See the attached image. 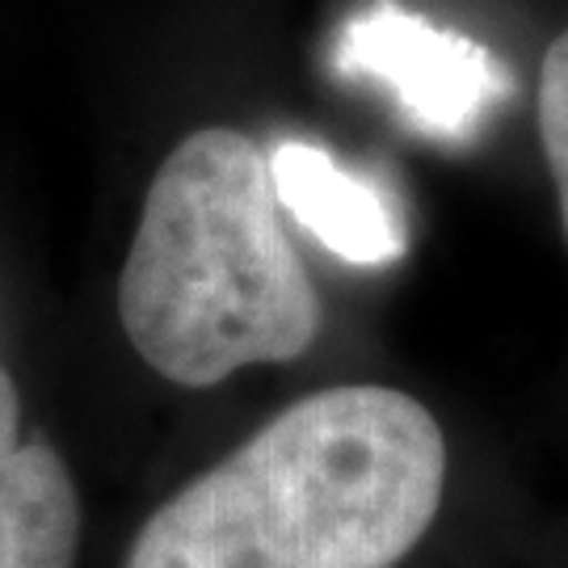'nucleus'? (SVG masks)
I'll return each mask as SVG.
<instances>
[{
  "mask_svg": "<svg viewBox=\"0 0 568 568\" xmlns=\"http://www.w3.org/2000/svg\"><path fill=\"white\" fill-rule=\"evenodd\" d=\"M450 506V447L417 396L321 387L169 493L122 568H413Z\"/></svg>",
  "mask_w": 568,
  "mask_h": 568,
  "instance_id": "obj_1",
  "label": "nucleus"
},
{
  "mask_svg": "<svg viewBox=\"0 0 568 568\" xmlns=\"http://www.w3.org/2000/svg\"><path fill=\"white\" fill-rule=\"evenodd\" d=\"M119 321L131 349L178 387H215L312 349L321 291L248 135L203 126L161 161L122 262Z\"/></svg>",
  "mask_w": 568,
  "mask_h": 568,
  "instance_id": "obj_2",
  "label": "nucleus"
},
{
  "mask_svg": "<svg viewBox=\"0 0 568 568\" xmlns=\"http://www.w3.org/2000/svg\"><path fill=\"white\" fill-rule=\"evenodd\" d=\"M337 68L379 81L434 135H467L506 93V72L467 34L429 26L396 4H375L337 39Z\"/></svg>",
  "mask_w": 568,
  "mask_h": 568,
  "instance_id": "obj_3",
  "label": "nucleus"
},
{
  "mask_svg": "<svg viewBox=\"0 0 568 568\" xmlns=\"http://www.w3.org/2000/svg\"><path fill=\"white\" fill-rule=\"evenodd\" d=\"M84 506L60 447L21 429V396L0 366V568H81Z\"/></svg>",
  "mask_w": 568,
  "mask_h": 568,
  "instance_id": "obj_4",
  "label": "nucleus"
},
{
  "mask_svg": "<svg viewBox=\"0 0 568 568\" xmlns=\"http://www.w3.org/2000/svg\"><path fill=\"white\" fill-rule=\"evenodd\" d=\"M278 206L349 265H387L405 253V227L371 182L345 173L316 143L286 140L270 156Z\"/></svg>",
  "mask_w": 568,
  "mask_h": 568,
  "instance_id": "obj_5",
  "label": "nucleus"
},
{
  "mask_svg": "<svg viewBox=\"0 0 568 568\" xmlns=\"http://www.w3.org/2000/svg\"><path fill=\"white\" fill-rule=\"evenodd\" d=\"M539 140L548 156L556 199H560V224L568 241V26L548 47L539 68Z\"/></svg>",
  "mask_w": 568,
  "mask_h": 568,
  "instance_id": "obj_6",
  "label": "nucleus"
}]
</instances>
